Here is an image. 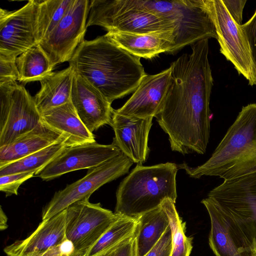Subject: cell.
Segmentation results:
<instances>
[{"label": "cell", "mask_w": 256, "mask_h": 256, "mask_svg": "<svg viewBox=\"0 0 256 256\" xmlns=\"http://www.w3.org/2000/svg\"><path fill=\"white\" fill-rule=\"evenodd\" d=\"M208 40L191 45L171 63L172 82L155 116L168 134L171 149L182 154H203L210 135V97L213 78L208 60Z\"/></svg>", "instance_id": "cell-1"}, {"label": "cell", "mask_w": 256, "mask_h": 256, "mask_svg": "<svg viewBox=\"0 0 256 256\" xmlns=\"http://www.w3.org/2000/svg\"><path fill=\"white\" fill-rule=\"evenodd\" d=\"M140 59L104 34L92 40H84L68 62L75 74L112 104L134 92L148 74Z\"/></svg>", "instance_id": "cell-2"}, {"label": "cell", "mask_w": 256, "mask_h": 256, "mask_svg": "<svg viewBox=\"0 0 256 256\" xmlns=\"http://www.w3.org/2000/svg\"><path fill=\"white\" fill-rule=\"evenodd\" d=\"M178 170L177 164L170 162L151 166L137 164L118 187L114 213L137 218L166 198L175 203Z\"/></svg>", "instance_id": "cell-3"}, {"label": "cell", "mask_w": 256, "mask_h": 256, "mask_svg": "<svg viewBox=\"0 0 256 256\" xmlns=\"http://www.w3.org/2000/svg\"><path fill=\"white\" fill-rule=\"evenodd\" d=\"M208 197L244 250L256 256V172L224 180Z\"/></svg>", "instance_id": "cell-4"}, {"label": "cell", "mask_w": 256, "mask_h": 256, "mask_svg": "<svg viewBox=\"0 0 256 256\" xmlns=\"http://www.w3.org/2000/svg\"><path fill=\"white\" fill-rule=\"evenodd\" d=\"M128 4L130 8L148 12L175 24L174 44L170 54L200 40L218 38L203 0H128Z\"/></svg>", "instance_id": "cell-5"}, {"label": "cell", "mask_w": 256, "mask_h": 256, "mask_svg": "<svg viewBox=\"0 0 256 256\" xmlns=\"http://www.w3.org/2000/svg\"><path fill=\"white\" fill-rule=\"evenodd\" d=\"M256 144V104L243 106L210 158L197 167L186 163L178 165L189 176L220 177L234 162Z\"/></svg>", "instance_id": "cell-6"}, {"label": "cell", "mask_w": 256, "mask_h": 256, "mask_svg": "<svg viewBox=\"0 0 256 256\" xmlns=\"http://www.w3.org/2000/svg\"><path fill=\"white\" fill-rule=\"evenodd\" d=\"M86 28L98 26L108 32L146 34L174 32L171 20L148 12L124 6L120 0L90 1Z\"/></svg>", "instance_id": "cell-7"}, {"label": "cell", "mask_w": 256, "mask_h": 256, "mask_svg": "<svg viewBox=\"0 0 256 256\" xmlns=\"http://www.w3.org/2000/svg\"><path fill=\"white\" fill-rule=\"evenodd\" d=\"M203 2L214 24L220 53L249 85H256V67L241 25L234 20L222 0H203Z\"/></svg>", "instance_id": "cell-8"}, {"label": "cell", "mask_w": 256, "mask_h": 256, "mask_svg": "<svg viewBox=\"0 0 256 256\" xmlns=\"http://www.w3.org/2000/svg\"><path fill=\"white\" fill-rule=\"evenodd\" d=\"M0 147L9 144L42 123L34 97L16 80L0 82Z\"/></svg>", "instance_id": "cell-9"}, {"label": "cell", "mask_w": 256, "mask_h": 256, "mask_svg": "<svg viewBox=\"0 0 256 256\" xmlns=\"http://www.w3.org/2000/svg\"><path fill=\"white\" fill-rule=\"evenodd\" d=\"M134 163L121 152L102 164L88 169L84 177L54 194L42 211V220L53 217L74 202L89 199L104 184L127 174Z\"/></svg>", "instance_id": "cell-10"}, {"label": "cell", "mask_w": 256, "mask_h": 256, "mask_svg": "<svg viewBox=\"0 0 256 256\" xmlns=\"http://www.w3.org/2000/svg\"><path fill=\"white\" fill-rule=\"evenodd\" d=\"M66 209V235L82 256L99 240L122 216L103 208L89 199L77 202Z\"/></svg>", "instance_id": "cell-11"}, {"label": "cell", "mask_w": 256, "mask_h": 256, "mask_svg": "<svg viewBox=\"0 0 256 256\" xmlns=\"http://www.w3.org/2000/svg\"><path fill=\"white\" fill-rule=\"evenodd\" d=\"M90 4L88 0H73L58 25L38 44L52 67L69 62L84 40Z\"/></svg>", "instance_id": "cell-12"}, {"label": "cell", "mask_w": 256, "mask_h": 256, "mask_svg": "<svg viewBox=\"0 0 256 256\" xmlns=\"http://www.w3.org/2000/svg\"><path fill=\"white\" fill-rule=\"evenodd\" d=\"M38 0H30L18 10L0 9V58L16 60L38 44Z\"/></svg>", "instance_id": "cell-13"}, {"label": "cell", "mask_w": 256, "mask_h": 256, "mask_svg": "<svg viewBox=\"0 0 256 256\" xmlns=\"http://www.w3.org/2000/svg\"><path fill=\"white\" fill-rule=\"evenodd\" d=\"M121 152L114 142L110 144L95 141L66 146L34 176L44 180H52L70 172L98 166Z\"/></svg>", "instance_id": "cell-14"}, {"label": "cell", "mask_w": 256, "mask_h": 256, "mask_svg": "<svg viewBox=\"0 0 256 256\" xmlns=\"http://www.w3.org/2000/svg\"><path fill=\"white\" fill-rule=\"evenodd\" d=\"M172 82L170 67L156 74H147L131 97L116 112L141 118L155 117L164 103Z\"/></svg>", "instance_id": "cell-15"}, {"label": "cell", "mask_w": 256, "mask_h": 256, "mask_svg": "<svg viewBox=\"0 0 256 256\" xmlns=\"http://www.w3.org/2000/svg\"><path fill=\"white\" fill-rule=\"evenodd\" d=\"M153 118L124 116L114 110L110 124L115 134L113 142L137 164L142 165L148 158V139Z\"/></svg>", "instance_id": "cell-16"}, {"label": "cell", "mask_w": 256, "mask_h": 256, "mask_svg": "<svg viewBox=\"0 0 256 256\" xmlns=\"http://www.w3.org/2000/svg\"><path fill=\"white\" fill-rule=\"evenodd\" d=\"M70 101L80 120L93 133L110 126L114 109L111 103L94 86L74 72Z\"/></svg>", "instance_id": "cell-17"}, {"label": "cell", "mask_w": 256, "mask_h": 256, "mask_svg": "<svg viewBox=\"0 0 256 256\" xmlns=\"http://www.w3.org/2000/svg\"><path fill=\"white\" fill-rule=\"evenodd\" d=\"M66 209L53 217L42 220L26 238L16 240L4 251L10 256H41L66 240Z\"/></svg>", "instance_id": "cell-18"}, {"label": "cell", "mask_w": 256, "mask_h": 256, "mask_svg": "<svg viewBox=\"0 0 256 256\" xmlns=\"http://www.w3.org/2000/svg\"><path fill=\"white\" fill-rule=\"evenodd\" d=\"M106 34L118 46L140 58H152L161 53L170 54L174 44V32L146 34L110 32Z\"/></svg>", "instance_id": "cell-19"}, {"label": "cell", "mask_w": 256, "mask_h": 256, "mask_svg": "<svg viewBox=\"0 0 256 256\" xmlns=\"http://www.w3.org/2000/svg\"><path fill=\"white\" fill-rule=\"evenodd\" d=\"M42 122L63 134L68 146L95 142L93 133L86 128L70 100L41 114Z\"/></svg>", "instance_id": "cell-20"}, {"label": "cell", "mask_w": 256, "mask_h": 256, "mask_svg": "<svg viewBox=\"0 0 256 256\" xmlns=\"http://www.w3.org/2000/svg\"><path fill=\"white\" fill-rule=\"evenodd\" d=\"M64 138H66L63 134L42 122L12 143L0 147V167L38 152Z\"/></svg>", "instance_id": "cell-21"}, {"label": "cell", "mask_w": 256, "mask_h": 256, "mask_svg": "<svg viewBox=\"0 0 256 256\" xmlns=\"http://www.w3.org/2000/svg\"><path fill=\"white\" fill-rule=\"evenodd\" d=\"M74 76V72L68 66L40 81V89L34 98L40 114L70 101Z\"/></svg>", "instance_id": "cell-22"}, {"label": "cell", "mask_w": 256, "mask_h": 256, "mask_svg": "<svg viewBox=\"0 0 256 256\" xmlns=\"http://www.w3.org/2000/svg\"><path fill=\"white\" fill-rule=\"evenodd\" d=\"M201 202L208 213L210 230L208 242L216 256H250L242 248L239 241L230 232L218 208L209 198Z\"/></svg>", "instance_id": "cell-23"}, {"label": "cell", "mask_w": 256, "mask_h": 256, "mask_svg": "<svg viewBox=\"0 0 256 256\" xmlns=\"http://www.w3.org/2000/svg\"><path fill=\"white\" fill-rule=\"evenodd\" d=\"M136 218V256H144L156 245L170 226L169 220L161 204Z\"/></svg>", "instance_id": "cell-24"}, {"label": "cell", "mask_w": 256, "mask_h": 256, "mask_svg": "<svg viewBox=\"0 0 256 256\" xmlns=\"http://www.w3.org/2000/svg\"><path fill=\"white\" fill-rule=\"evenodd\" d=\"M18 80L23 84L40 81L52 72L54 67L38 44L27 50L16 58Z\"/></svg>", "instance_id": "cell-25"}, {"label": "cell", "mask_w": 256, "mask_h": 256, "mask_svg": "<svg viewBox=\"0 0 256 256\" xmlns=\"http://www.w3.org/2000/svg\"><path fill=\"white\" fill-rule=\"evenodd\" d=\"M66 146H68L66 139L64 138L38 152L1 166L0 176L25 172L36 173L47 165Z\"/></svg>", "instance_id": "cell-26"}, {"label": "cell", "mask_w": 256, "mask_h": 256, "mask_svg": "<svg viewBox=\"0 0 256 256\" xmlns=\"http://www.w3.org/2000/svg\"><path fill=\"white\" fill-rule=\"evenodd\" d=\"M73 0H38L36 37L38 44L58 25Z\"/></svg>", "instance_id": "cell-27"}, {"label": "cell", "mask_w": 256, "mask_h": 256, "mask_svg": "<svg viewBox=\"0 0 256 256\" xmlns=\"http://www.w3.org/2000/svg\"><path fill=\"white\" fill-rule=\"evenodd\" d=\"M137 224L136 218L122 216L84 256H95L128 239L134 234Z\"/></svg>", "instance_id": "cell-28"}, {"label": "cell", "mask_w": 256, "mask_h": 256, "mask_svg": "<svg viewBox=\"0 0 256 256\" xmlns=\"http://www.w3.org/2000/svg\"><path fill=\"white\" fill-rule=\"evenodd\" d=\"M174 204L170 198L166 199L161 204L167 214L172 232L171 256H190L192 248V238L186 236V224L180 217Z\"/></svg>", "instance_id": "cell-29"}, {"label": "cell", "mask_w": 256, "mask_h": 256, "mask_svg": "<svg viewBox=\"0 0 256 256\" xmlns=\"http://www.w3.org/2000/svg\"><path fill=\"white\" fill-rule=\"evenodd\" d=\"M256 172V144L236 160L220 176L228 180Z\"/></svg>", "instance_id": "cell-30"}, {"label": "cell", "mask_w": 256, "mask_h": 256, "mask_svg": "<svg viewBox=\"0 0 256 256\" xmlns=\"http://www.w3.org/2000/svg\"><path fill=\"white\" fill-rule=\"evenodd\" d=\"M34 172H25L8 174L0 176V190L6 196L17 195L20 186L34 176Z\"/></svg>", "instance_id": "cell-31"}, {"label": "cell", "mask_w": 256, "mask_h": 256, "mask_svg": "<svg viewBox=\"0 0 256 256\" xmlns=\"http://www.w3.org/2000/svg\"><path fill=\"white\" fill-rule=\"evenodd\" d=\"M172 232L170 226L156 245L144 256H171Z\"/></svg>", "instance_id": "cell-32"}, {"label": "cell", "mask_w": 256, "mask_h": 256, "mask_svg": "<svg viewBox=\"0 0 256 256\" xmlns=\"http://www.w3.org/2000/svg\"><path fill=\"white\" fill-rule=\"evenodd\" d=\"M241 26L248 41L253 60L256 67V10L251 18Z\"/></svg>", "instance_id": "cell-33"}, {"label": "cell", "mask_w": 256, "mask_h": 256, "mask_svg": "<svg viewBox=\"0 0 256 256\" xmlns=\"http://www.w3.org/2000/svg\"><path fill=\"white\" fill-rule=\"evenodd\" d=\"M16 60L0 58V82L18 80Z\"/></svg>", "instance_id": "cell-34"}, {"label": "cell", "mask_w": 256, "mask_h": 256, "mask_svg": "<svg viewBox=\"0 0 256 256\" xmlns=\"http://www.w3.org/2000/svg\"><path fill=\"white\" fill-rule=\"evenodd\" d=\"M234 20L238 24H242V13L246 0H222Z\"/></svg>", "instance_id": "cell-35"}, {"label": "cell", "mask_w": 256, "mask_h": 256, "mask_svg": "<svg viewBox=\"0 0 256 256\" xmlns=\"http://www.w3.org/2000/svg\"><path fill=\"white\" fill-rule=\"evenodd\" d=\"M76 254L74 244L66 239L60 244L50 248L41 256H73Z\"/></svg>", "instance_id": "cell-36"}, {"label": "cell", "mask_w": 256, "mask_h": 256, "mask_svg": "<svg viewBox=\"0 0 256 256\" xmlns=\"http://www.w3.org/2000/svg\"><path fill=\"white\" fill-rule=\"evenodd\" d=\"M112 256H136V232L116 249Z\"/></svg>", "instance_id": "cell-37"}, {"label": "cell", "mask_w": 256, "mask_h": 256, "mask_svg": "<svg viewBox=\"0 0 256 256\" xmlns=\"http://www.w3.org/2000/svg\"><path fill=\"white\" fill-rule=\"evenodd\" d=\"M126 240L122 241V242L116 244V246H112L104 252H102L98 254H97L95 256H112L115 250H116V249L119 246H120L123 242H124Z\"/></svg>", "instance_id": "cell-38"}, {"label": "cell", "mask_w": 256, "mask_h": 256, "mask_svg": "<svg viewBox=\"0 0 256 256\" xmlns=\"http://www.w3.org/2000/svg\"><path fill=\"white\" fill-rule=\"evenodd\" d=\"M8 227V218L0 207V229L1 230H5Z\"/></svg>", "instance_id": "cell-39"}, {"label": "cell", "mask_w": 256, "mask_h": 256, "mask_svg": "<svg viewBox=\"0 0 256 256\" xmlns=\"http://www.w3.org/2000/svg\"><path fill=\"white\" fill-rule=\"evenodd\" d=\"M73 256H82V255H80V254H76L74 255Z\"/></svg>", "instance_id": "cell-40"}]
</instances>
